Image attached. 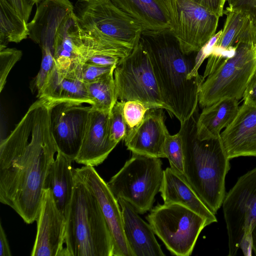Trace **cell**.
<instances>
[{
  "mask_svg": "<svg viewBox=\"0 0 256 256\" xmlns=\"http://www.w3.org/2000/svg\"><path fill=\"white\" fill-rule=\"evenodd\" d=\"M40 70L34 82V87L39 92L43 87L48 76L55 66L52 51L48 47H43Z\"/></svg>",
  "mask_w": 256,
  "mask_h": 256,
  "instance_id": "35",
  "label": "cell"
},
{
  "mask_svg": "<svg viewBox=\"0 0 256 256\" xmlns=\"http://www.w3.org/2000/svg\"><path fill=\"white\" fill-rule=\"evenodd\" d=\"M224 14L226 16L224 28L208 57L207 65L212 68L230 58L238 42L256 44V28L248 15L228 7Z\"/></svg>",
  "mask_w": 256,
  "mask_h": 256,
  "instance_id": "16",
  "label": "cell"
},
{
  "mask_svg": "<svg viewBox=\"0 0 256 256\" xmlns=\"http://www.w3.org/2000/svg\"><path fill=\"white\" fill-rule=\"evenodd\" d=\"M8 240L2 223L0 224V256H11Z\"/></svg>",
  "mask_w": 256,
  "mask_h": 256,
  "instance_id": "40",
  "label": "cell"
},
{
  "mask_svg": "<svg viewBox=\"0 0 256 256\" xmlns=\"http://www.w3.org/2000/svg\"><path fill=\"white\" fill-rule=\"evenodd\" d=\"M238 100L224 98L204 107L196 122V136L200 140L216 138L221 131L233 121L238 111Z\"/></svg>",
  "mask_w": 256,
  "mask_h": 256,
  "instance_id": "26",
  "label": "cell"
},
{
  "mask_svg": "<svg viewBox=\"0 0 256 256\" xmlns=\"http://www.w3.org/2000/svg\"><path fill=\"white\" fill-rule=\"evenodd\" d=\"M165 158L168 160L170 168L178 174L184 175V151L180 132L166 138L164 144Z\"/></svg>",
  "mask_w": 256,
  "mask_h": 256,
  "instance_id": "30",
  "label": "cell"
},
{
  "mask_svg": "<svg viewBox=\"0 0 256 256\" xmlns=\"http://www.w3.org/2000/svg\"><path fill=\"white\" fill-rule=\"evenodd\" d=\"M80 54L82 63L114 66L126 56V52L124 48L114 42L84 32Z\"/></svg>",
  "mask_w": 256,
  "mask_h": 256,
  "instance_id": "27",
  "label": "cell"
},
{
  "mask_svg": "<svg viewBox=\"0 0 256 256\" xmlns=\"http://www.w3.org/2000/svg\"><path fill=\"white\" fill-rule=\"evenodd\" d=\"M82 104L50 102V130L58 152L73 161L80 150L92 109L91 106Z\"/></svg>",
  "mask_w": 256,
  "mask_h": 256,
  "instance_id": "12",
  "label": "cell"
},
{
  "mask_svg": "<svg viewBox=\"0 0 256 256\" xmlns=\"http://www.w3.org/2000/svg\"><path fill=\"white\" fill-rule=\"evenodd\" d=\"M150 210L146 219L171 254L190 256L200 233L208 226L206 220L177 204H158Z\"/></svg>",
  "mask_w": 256,
  "mask_h": 256,
  "instance_id": "9",
  "label": "cell"
},
{
  "mask_svg": "<svg viewBox=\"0 0 256 256\" xmlns=\"http://www.w3.org/2000/svg\"><path fill=\"white\" fill-rule=\"evenodd\" d=\"M228 8L248 15L256 28V0H226Z\"/></svg>",
  "mask_w": 256,
  "mask_h": 256,
  "instance_id": "36",
  "label": "cell"
},
{
  "mask_svg": "<svg viewBox=\"0 0 256 256\" xmlns=\"http://www.w3.org/2000/svg\"><path fill=\"white\" fill-rule=\"evenodd\" d=\"M57 152L50 102L38 98L0 144V202L28 224L36 221L45 178Z\"/></svg>",
  "mask_w": 256,
  "mask_h": 256,
  "instance_id": "1",
  "label": "cell"
},
{
  "mask_svg": "<svg viewBox=\"0 0 256 256\" xmlns=\"http://www.w3.org/2000/svg\"><path fill=\"white\" fill-rule=\"evenodd\" d=\"M120 205L125 238L131 256H164L150 224L128 202L118 199Z\"/></svg>",
  "mask_w": 256,
  "mask_h": 256,
  "instance_id": "20",
  "label": "cell"
},
{
  "mask_svg": "<svg viewBox=\"0 0 256 256\" xmlns=\"http://www.w3.org/2000/svg\"><path fill=\"white\" fill-rule=\"evenodd\" d=\"M118 8L138 22L144 31L170 30V0H111Z\"/></svg>",
  "mask_w": 256,
  "mask_h": 256,
  "instance_id": "22",
  "label": "cell"
},
{
  "mask_svg": "<svg viewBox=\"0 0 256 256\" xmlns=\"http://www.w3.org/2000/svg\"><path fill=\"white\" fill-rule=\"evenodd\" d=\"M256 71V44L238 42L227 58L201 85L198 105L202 108L224 98L238 100Z\"/></svg>",
  "mask_w": 256,
  "mask_h": 256,
  "instance_id": "6",
  "label": "cell"
},
{
  "mask_svg": "<svg viewBox=\"0 0 256 256\" xmlns=\"http://www.w3.org/2000/svg\"><path fill=\"white\" fill-rule=\"evenodd\" d=\"M4 0L28 23L33 6L36 4L34 0Z\"/></svg>",
  "mask_w": 256,
  "mask_h": 256,
  "instance_id": "37",
  "label": "cell"
},
{
  "mask_svg": "<svg viewBox=\"0 0 256 256\" xmlns=\"http://www.w3.org/2000/svg\"></svg>",
  "mask_w": 256,
  "mask_h": 256,
  "instance_id": "43",
  "label": "cell"
},
{
  "mask_svg": "<svg viewBox=\"0 0 256 256\" xmlns=\"http://www.w3.org/2000/svg\"><path fill=\"white\" fill-rule=\"evenodd\" d=\"M75 172L98 202L112 238L114 256H131L124 232L121 208L108 184L94 166H84Z\"/></svg>",
  "mask_w": 256,
  "mask_h": 256,
  "instance_id": "14",
  "label": "cell"
},
{
  "mask_svg": "<svg viewBox=\"0 0 256 256\" xmlns=\"http://www.w3.org/2000/svg\"><path fill=\"white\" fill-rule=\"evenodd\" d=\"M149 108L138 100L123 101V115L128 132L136 128L143 120Z\"/></svg>",
  "mask_w": 256,
  "mask_h": 256,
  "instance_id": "32",
  "label": "cell"
},
{
  "mask_svg": "<svg viewBox=\"0 0 256 256\" xmlns=\"http://www.w3.org/2000/svg\"><path fill=\"white\" fill-rule=\"evenodd\" d=\"M229 256L242 249L250 254L252 232L256 225V168L240 176L226 194L222 204Z\"/></svg>",
  "mask_w": 256,
  "mask_h": 256,
  "instance_id": "7",
  "label": "cell"
},
{
  "mask_svg": "<svg viewBox=\"0 0 256 256\" xmlns=\"http://www.w3.org/2000/svg\"><path fill=\"white\" fill-rule=\"evenodd\" d=\"M118 99L138 100L149 109L167 107L157 82L148 51L141 40L114 70Z\"/></svg>",
  "mask_w": 256,
  "mask_h": 256,
  "instance_id": "8",
  "label": "cell"
},
{
  "mask_svg": "<svg viewBox=\"0 0 256 256\" xmlns=\"http://www.w3.org/2000/svg\"><path fill=\"white\" fill-rule=\"evenodd\" d=\"M116 67V66H102L84 62L81 64L76 74L84 83L87 84L94 82L114 71Z\"/></svg>",
  "mask_w": 256,
  "mask_h": 256,
  "instance_id": "34",
  "label": "cell"
},
{
  "mask_svg": "<svg viewBox=\"0 0 256 256\" xmlns=\"http://www.w3.org/2000/svg\"><path fill=\"white\" fill-rule=\"evenodd\" d=\"M141 40L148 51L167 111L184 123L198 106L203 76L190 78L194 60L183 53L170 30L144 31Z\"/></svg>",
  "mask_w": 256,
  "mask_h": 256,
  "instance_id": "2",
  "label": "cell"
},
{
  "mask_svg": "<svg viewBox=\"0 0 256 256\" xmlns=\"http://www.w3.org/2000/svg\"><path fill=\"white\" fill-rule=\"evenodd\" d=\"M160 192L164 204L184 206L205 218L208 226L217 222L216 215L202 202L184 176L170 167L164 170Z\"/></svg>",
  "mask_w": 256,
  "mask_h": 256,
  "instance_id": "23",
  "label": "cell"
},
{
  "mask_svg": "<svg viewBox=\"0 0 256 256\" xmlns=\"http://www.w3.org/2000/svg\"><path fill=\"white\" fill-rule=\"evenodd\" d=\"M242 98L244 104L256 106V71L244 92Z\"/></svg>",
  "mask_w": 256,
  "mask_h": 256,
  "instance_id": "39",
  "label": "cell"
},
{
  "mask_svg": "<svg viewBox=\"0 0 256 256\" xmlns=\"http://www.w3.org/2000/svg\"><path fill=\"white\" fill-rule=\"evenodd\" d=\"M37 97L50 102H70L91 104L85 83L75 74L62 72L56 66Z\"/></svg>",
  "mask_w": 256,
  "mask_h": 256,
  "instance_id": "24",
  "label": "cell"
},
{
  "mask_svg": "<svg viewBox=\"0 0 256 256\" xmlns=\"http://www.w3.org/2000/svg\"><path fill=\"white\" fill-rule=\"evenodd\" d=\"M34 0L36 4H38L44 0Z\"/></svg>",
  "mask_w": 256,
  "mask_h": 256,
  "instance_id": "42",
  "label": "cell"
},
{
  "mask_svg": "<svg viewBox=\"0 0 256 256\" xmlns=\"http://www.w3.org/2000/svg\"><path fill=\"white\" fill-rule=\"evenodd\" d=\"M123 101H117L109 115L108 128L110 140L116 144L126 138L128 128L122 112Z\"/></svg>",
  "mask_w": 256,
  "mask_h": 256,
  "instance_id": "31",
  "label": "cell"
},
{
  "mask_svg": "<svg viewBox=\"0 0 256 256\" xmlns=\"http://www.w3.org/2000/svg\"><path fill=\"white\" fill-rule=\"evenodd\" d=\"M83 36L84 30L74 12L62 22L56 36L53 56L58 69L76 74L82 64L80 49Z\"/></svg>",
  "mask_w": 256,
  "mask_h": 256,
  "instance_id": "21",
  "label": "cell"
},
{
  "mask_svg": "<svg viewBox=\"0 0 256 256\" xmlns=\"http://www.w3.org/2000/svg\"><path fill=\"white\" fill-rule=\"evenodd\" d=\"M198 106L184 123L180 132L184 151V176L206 206L215 215L226 196L225 178L230 160L220 137L200 140L196 136Z\"/></svg>",
  "mask_w": 256,
  "mask_h": 256,
  "instance_id": "3",
  "label": "cell"
},
{
  "mask_svg": "<svg viewBox=\"0 0 256 256\" xmlns=\"http://www.w3.org/2000/svg\"><path fill=\"white\" fill-rule=\"evenodd\" d=\"M160 158L132 153L131 158L107 182L118 200L129 202L139 214L150 210L164 176Z\"/></svg>",
  "mask_w": 256,
  "mask_h": 256,
  "instance_id": "5",
  "label": "cell"
},
{
  "mask_svg": "<svg viewBox=\"0 0 256 256\" xmlns=\"http://www.w3.org/2000/svg\"><path fill=\"white\" fill-rule=\"evenodd\" d=\"M28 36V22L6 2L0 0V50L8 42H20Z\"/></svg>",
  "mask_w": 256,
  "mask_h": 256,
  "instance_id": "28",
  "label": "cell"
},
{
  "mask_svg": "<svg viewBox=\"0 0 256 256\" xmlns=\"http://www.w3.org/2000/svg\"><path fill=\"white\" fill-rule=\"evenodd\" d=\"M114 73V70L85 84L92 108L110 113L118 100Z\"/></svg>",
  "mask_w": 256,
  "mask_h": 256,
  "instance_id": "29",
  "label": "cell"
},
{
  "mask_svg": "<svg viewBox=\"0 0 256 256\" xmlns=\"http://www.w3.org/2000/svg\"><path fill=\"white\" fill-rule=\"evenodd\" d=\"M170 30L184 54L197 52L216 34L220 17L190 0H170Z\"/></svg>",
  "mask_w": 256,
  "mask_h": 256,
  "instance_id": "11",
  "label": "cell"
},
{
  "mask_svg": "<svg viewBox=\"0 0 256 256\" xmlns=\"http://www.w3.org/2000/svg\"><path fill=\"white\" fill-rule=\"evenodd\" d=\"M74 12L69 0H44L39 3L35 15L28 23L29 38L41 48L53 52L57 32L66 18Z\"/></svg>",
  "mask_w": 256,
  "mask_h": 256,
  "instance_id": "19",
  "label": "cell"
},
{
  "mask_svg": "<svg viewBox=\"0 0 256 256\" xmlns=\"http://www.w3.org/2000/svg\"><path fill=\"white\" fill-rule=\"evenodd\" d=\"M37 231L32 256H66V218L48 188L44 189L36 220Z\"/></svg>",
  "mask_w": 256,
  "mask_h": 256,
  "instance_id": "13",
  "label": "cell"
},
{
  "mask_svg": "<svg viewBox=\"0 0 256 256\" xmlns=\"http://www.w3.org/2000/svg\"><path fill=\"white\" fill-rule=\"evenodd\" d=\"M162 108L149 109L141 123L128 132L124 140L132 153L165 158L164 144L169 134Z\"/></svg>",
  "mask_w": 256,
  "mask_h": 256,
  "instance_id": "15",
  "label": "cell"
},
{
  "mask_svg": "<svg viewBox=\"0 0 256 256\" xmlns=\"http://www.w3.org/2000/svg\"><path fill=\"white\" fill-rule=\"evenodd\" d=\"M72 160L58 152L46 174L44 189H50L60 210L66 216L73 194L75 168Z\"/></svg>",
  "mask_w": 256,
  "mask_h": 256,
  "instance_id": "25",
  "label": "cell"
},
{
  "mask_svg": "<svg viewBox=\"0 0 256 256\" xmlns=\"http://www.w3.org/2000/svg\"><path fill=\"white\" fill-rule=\"evenodd\" d=\"M251 238L252 251L254 252V255L256 256V225L252 232Z\"/></svg>",
  "mask_w": 256,
  "mask_h": 256,
  "instance_id": "41",
  "label": "cell"
},
{
  "mask_svg": "<svg viewBox=\"0 0 256 256\" xmlns=\"http://www.w3.org/2000/svg\"><path fill=\"white\" fill-rule=\"evenodd\" d=\"M220 137L229 159L256 156V106L243 103Z\"/></svg>",
  "mask_w": 256,
  "mask_h": 256,
  "instance_id": "18",
  "label": "cell"
},
{
  "mask_svg": "<svg viewBox=\"0 0 256 256\" xmlns=\"http://www.w3.org/2000/svg\"><path fill=\"white\" fill-rule=\"evenodd\" d=\"M216 14L220 18L224 12V6L226 0H190Z\"/></svg>",
  "mask_w": 256,
  "mask_h": 256,
  "instance_id": "38",
  "label": "cell"
},
{
  "mask_svg": "<svg viewBox=\"0 0 256 256\" xmlns=\"http://www.w3.org/2000/svg\"><path fill=\"white\" fill-rule=\"evenodd\" d=\"M22 52L14 48L0 50V92H2L8 76L14 64L20 59Z\"/></svg>",
  "mask_w": 256,
  "mask_h": 256,
  "instance_id": "33",
  "label": "cell"
},
{
  "mask_svg": "<svg viewBox=\"0 0 256 256\" xmlns=\"http://www.w3.org/2000/svg\"><path fill=\"white\" fill-rule=\"evenodd\" d=\"M74 11L83 30L112 40L132 49L144 31L136 20L111 0H80Z\"/></svg>",
  "mask_w": 256,
  "mask_h": 256,
  "instance_id": "10",
  "label": "cell"
},
{
  "mask_svg": "<svg viewBox=\"0 0 256 256\" xmlns=\"http://www.w3.org/2000/svg\"><path fill=\"white\" fill-rule=\"evenodd\" d=\"M66 218V256H114L112 238L96 196L75 172Z\"/></svg>",
  "mask_w": 256,
  "mask_h": 256,
  "instance_id": "4",
  "label": "cell"
},
{
  "mask_svg": "<svg viewBox=\"0 0 256 256\" xmlns=\"http://www.w3.org/2000/svg\"><path fill=\"white\" fill-rule=\"evenodd\" d=\"M110 113L92 108L81 146L74 162L84 166H98L116 146L117 144L110 136Z\"/></svg>",
  "mask_w": 256,
  "mask_h": 256,
  "instance_id": "17",
  "label": "cell"
}]
</instances>
